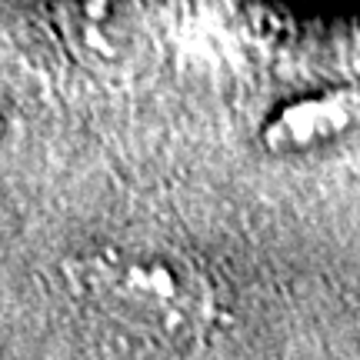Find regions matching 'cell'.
<instances>
[{
    "instance_id": "cell-3",
    "label": "cell",
    "mask_w": 360,
    "mask_h": 360,
    "mask_svg": "<svg viewBox=\"0 0 360 360\" xmlns=\"http://www.w3.org/2000/svg\"><path fill=\"white\" fill-rule=\"evenodd\" d=\"M7 134V114H4V107H0V137Z\"/></svg>"
},
{
    "instance_id": "cell-2",
    "label": "cell",
    "mask_w": 360,
    "mask_h": 360,
    "mask_svg": "<svg viewBox=\"0 0 360 360\" xmlns=\"http://www.w3.org/2000/svg\"><path fill=\"white\" fill-rule=\"evenodd\" d=\"M357 114V97L354 94H327V97H310V101L290 103L287 110L270 120L267 141L277 147H307L317 141H330L350 127Z\"/></svg>"
},
{
    "instance_id": "cell-1",
    "label": "cell",
    "mask_w": 360,
    "mask_h": 360,
    "mask_svg": "<svg viewBox=\"0 0 360 360\" xmlns=\"http://www.w3.org/2000/svg\"><path fill=\"white\" fill-rule=\"evenodd\" d=\"M67 274L94 307L164 347H191L214 321V290L207 277L174 250L103 247L74 260Z\"/></svg>"
}]
</instances>
